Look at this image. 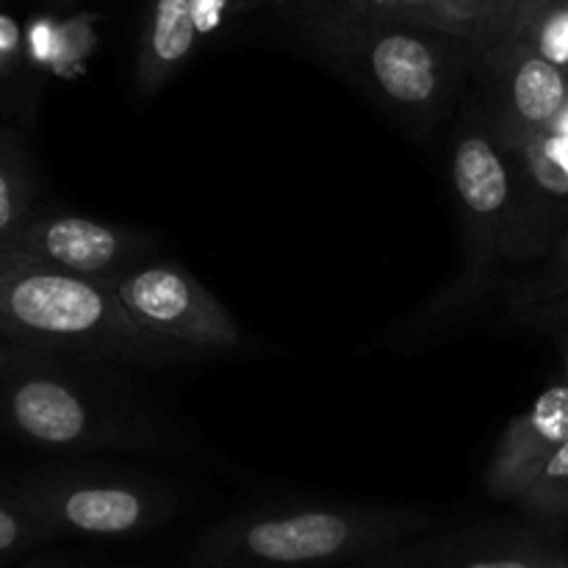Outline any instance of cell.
I'll use <instances>...</instances> for the list:
<instances>
[{
    "label": "cell",
    "mask_w": 568,
    "mask_h": 568,
    "mask_svg": "<svg viewBox=\"0 0 568 568\" xmlns=\"http://www.w3.org/2000/svg\"><path fill=\"white\" fill-rule=\"evenodd\" d=\"M264 20L419 133L447 120L469 87L475 50L347 0H270Z\"/></svg>",
    "instance_id": "obj_1"
},
{
    "label": "cell",
    "mask_w": 568,
    "mask_h": 568,
    "mask_svg": "<svg viewBox=\"0 0 568 568\" xmlns=\"http://www.w3.org/2000/svg\"><path fill=\"white\" fill-rule=\"evenodd\" d=\"M0 336L103 364L181 366L203 358L139 325L105 283L50 270L9 247H0Z\"/></svg>",
    "instance_id": "obj_2"
},
{
    "label": "cell",
    "mask_w": 568,
    "mask_h": 568,
    "mask_svg": "<svg viewBox=\"0 0 568 568\" xmlns=\"http://www.w3.org/2000/svg\"><path fill=\"white\" fill-rule=\"evenodd\" d=\"M436 527L419 508L303 505L244 510L211 527L189 552L192 568H327L366 560Z\"/></svg>",
    "instance_id": "obj_3"
},
{
    "label": "cell",
    "mask_w": 568,
    "mask_h": 568,
    "mask_svg": "<svg viewBox=\"0 0 568 568\" xmlns=\"http://www.w3.org/2000/svg\"><path fill=\"white\" fill-rule=\"evenodd\" d=\"M72 361L78 358L20 349L0 381V422L17 438L64 453L164 447V430L150 410L100 377L78 372Z\"/></svg>",
    "instance_id": "obj_4"
},
{
    "label": "cell",
    "mask_w": 568,
    "mask_h": 568,
    "mask_svg": "<svg viewBox=\"0 0 568 568\" xmlns=\"http://www.w3.org/2000/svg\"><path fill=\"white\" fill-rule=\"evenodd\" d=\"M449 178L464 214L471 261L480 270L488 272L503 255L552 250L555 231L519 161L494 139L480 114L455 131Z\"/></svg>",
    "instance_id": "obj_5"
},
{
    "label": "cell",
    "mask_w": 568,
    "mask_h": 568,
    "mask_svg": "<svg viewBox=\"0 0 568 568\" xmlns=\"http://www.w3.org/2000/svg\"><path fill=\"white\" fill-rule=\"evenodd\" d=\"M22 508L50 536L131 538L155 530L178 514V491L125 469L59 466L14 480Z\"/></svg>",
    "instance_id": "obj_6"
},
{
    "label": "cell",
    "mask_w": 568,
    "mask_h": 568,
    "mask_svg": "<svg viewBox=\"0 0 568 568\" xmlns=\"http://www.w3.org/2000/svg\"><path fill=\"white\" fill-rule=\"evenodd\" d=\"M469 87L483 122L510 155H521L568 103V75L525 42L471 53Z\"/></svg>",
    "instance_id": "obj_7"
},
{
    "label": "cell",
    "mask_w": 568,
    "mask_h": 568,
    "mask_svg": "<svg viewBox=\"0 0 568 568\" xmlns=\"http://www.w3.org/2000/svg\"><path fill=\"white\" fill-rule=\"evenodd\" d=\"M105 286L139 325L166 342L203 355L236 349L242 344V327L225 305L178 264L142 261Z\"/></svg>",
    "instance_id": "obj_8"
},
{
    "label": "cell",
    "mask_w": 568,
    "mask_h": 568,
    "mask_svg": "<svg viewBox=\"0 0 568 568\" xmlns=\"http://www.w3.org/2000/svg\"><path fill=\"white\" fill-rule=\"evenodd\" d=\"M3 247L67 275L111 283L131 266L150 261L155 242L142 231L75 211L37 209Z\"/></svg>",
    "instance_id": "obj_9"
},
{
    "label": "cell",
    "mask_w": 568,
    "mask_h": 568,
    "mask_svg": "<svg viewBox=\"0 0 568 568\" xmlns=\"http://www.w3.org/2000/svg\"><path fill=\"white\" fill-rule=\"evenodd\" d=\"M397 26L449 37L471 50L516 42L538 0H347Z\"/></svg>",
    "instance_id": "obj_10"
},
{
    "label": "cell",
    "mask_w": 568,
    "mask_h": 568,
    "mask_svg": "<svg viewBox=\"0 0 568 568\" xmlns=\"http://www.w3.org/2000/svg\"><path fill=\"white\" fill-rule=\"evenodd\" d=\"M564 555L514 530H466L422 538L366 558L361 568H560Z\"/></svg>",
    "instance_id": "obj_11"
},
{
    "label": "cell",
    "mask_w": 568,
    "mask_h": 568,
    "mask_svg": "<svg viewBox=\"0 0 568 568\" xmlns=\"http://www.w3.org/2000/svg\"><path fill=\"white\" fill-rule=\"evenodd\" d=\"M568 438V386L555 383L544 388L527 410L505 427L491 466L486 471V491L494 499H516L544 460Z\"/></svg>",
    "instance_id": "obj_12"
},
{
    "label": "cell",
    "mask_w": 568,
    "mask_h": 568,
    "mask_svg": "<svg viewBox=\"0 0 568 568\" xmlns=\"http://www.w3.org/2000/svg\"><path fill=\"white\" fill-rule=\"evenodd\" d=\"M197 42L194 0H150L133 70L139 94H159L192 59Z\"/></svg>",
    "instance_id": "obj_13"
},
{
    "label": "cell",
    "mask_w": 568,
    "mask_h": 568,
    "mask_svg": "<svg viewBox=\"0 0 568 568\" xmlns=\"http://www.w3.org/2000/svg\"><path fill=\"white\" fill-rule=\"evenodd\" d=\"M37 211V175L20 133L0 128V247Z\"/></svg>",
    "instance_id": "obj_14"
},
{
    "label": "cell",
    "mask_w": 568,
    "mask_h": 568,
    "mask_svg": "<svg viewBox=\"0 0 568 568\" xmlns=\"http://www.w3.org/2000/svg\"><path fill=\"white\" fill-rule=\"evenodd\" d=\"M514 503L532 519H568V438L544 460Z\"/></svg>",
    "instance_id": "obj_15"
},
{
    "label": "cell",
    "mask_w": 568,
    "mask_h": 568,
    "mask_svg": "<svg viewBox=\"0 0 568 568\" xmlns=\"http://www.w3.org/2000/svg\"><path fill=\"white\" fill-rule=\"evenodd\" d=\"M519 42L568 75V0H538Z\"/></svg>",
    "instance_id": "obj_16"
},
{
    "label": "cell",
    "mask_w": 568,
    "mask_h": 568,
    "mask_svg": "<svg viewBox=\"0 0 568 568\" xmlns=\"http://www.w3.org/2000/svg\"><path fill=\"white\" fill-rule=\"evenodd\" d=\"M50 532L22 508L14 494V483L0 480V558L26 552L50 541Z\"/></svg>",
    "instance_id": "obj_17"
},
{
    "label": "cell",
    "mask_w": 568,
    "mask_h": 568,
    "mask_svg": "<svg viewBox=\"0 0 568 568\" xmlns=\"http://www.w3.org/2000/svg\"><path fill=\"white\" fill-rule=\"evenodd\" d=\"M22 61H26V39L20 22L0 11V78L17 75Z\"/></svg>",
    "instance_id": "obj_18"
},
{
    "label": "cell",
    "mask_w": 568,
    "mask_h": 568,
    "mask_svg": "<svg viewBox=\"0 0 568 568\" xmlns=\"http://www.w3.org/2000/svg\"><path fill=\"white\" fill-rule=\"evenodd\" d=\"M549 253H552V264H549V281L544 286V294L552 300H564V308H568V231L560 233Z\"/></svg>",
    "instance_id": "obj_19"
},
{
    "label": "cell",
    "mask_w": 568,
    "mask_h": 568,
    "mask_svg": "<svg viewBox=\"0 0 568 568\" xmlns=\"http://www.w3.org/2000/svg\"><path fill=\"white\" fill-rule=\"evenodd\" d=\"M20 568H100V566L83 564V560L67 558V555H37V558H31Z\"/></svg>",
    "instance_id": "obj_20"
},
{
    "label": "cell",
    "mask_w": 568,
    "mask_h": 568,
    "mask_svg": "<svg viewBox=\"0 0 568 568\" xmlns=\"http://www.w3.org/2000/svg\"><path fill=\"white\" fill-rule=\"evenodd\" d=\"M20 344L9 342V338L0 336V381H3L6 375H9V369L14 366L17 355H20Z\"/></svg>",
    "instance_id": "obj_21"
},
{
    "label": "cell",
    "mask_w": 568,
    "mask_h": 568,
    "mask_svg": "<svg viewBox=\"0 0 568 568\" xmlns=\"http://www.w3.org/2000/svg\"><path fill=\"white\" fill-rule=\"evenodd\" d=\"M75 0H53V6H59V9H67V6H72Z\"/></svg>",
    "instance_id": "obj_22"
},
{
    "label": "cell",
    "mask_w": 568,
    "mask_h": 568,
    "mask_svg": "<svg viewBox=\"0 0 568 568\" xmlns=\"http://www.w3.org/2000/svg\"><path fill=\"white\" fill-rule=\"evenodd\" d=\"M568 314V308H566ZM566 386H568V336H566Z\"/></svg>",
    "instance_id": "obj_23"
},
{
    "label": "cell",
    "mask_w": 568,
    "mask_h": 568,
    "mask_svg": "<svg viewBox=\"0 0 568 568\" xmlns=\"http://www.w3.org/2000/svg\"><path fill=\"white\" fill-rule=\"evenodd\" d=\"M560 568H568V558H564V564H560Z\"/></svg>",
    "instance_id": "obj_24"
},
{
    "label": "cell",
    "mask_w": 568,
    "mask_h": 568,
    "mask_svg": "<svg viewBox=\"0 0 568 568\" xmlns=\"http://www.w3.org/2000/svg\"><path fill=\"white\" fill-rule=\"evenodd\" d=\"M0 3H3V0H0Z\"/></svg>",
    "instance_id": "obj_25"
}]
</instances>
